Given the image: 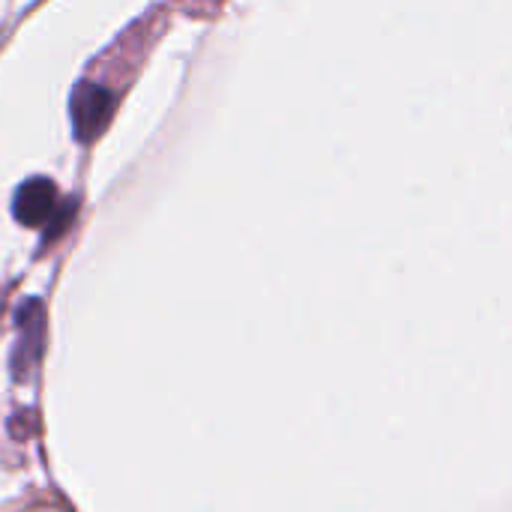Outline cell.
Segmentation results:
<instances>
[{"label": "cell", "instance_id": "obj_1", "mask_svg": "<svg viewBox=\"0 0 512 512\" xmlns=\"http://www.w3.org/2000/svg\"><path fill=\"white\" fill-rule=\"evenodd\" d=\"M69 111H72V132L78 141H93L105 132L111 114H114V96L102 84L81 81L75 84L69 96Z\"/></svg>", "mask_w": 512, "mask_h": 512}, {"label": "cell", "instance_id": "obj_2", "mask_svg": "<svg viewBox=\"0 0 512 512\" xmlns=\"http://www.w3.org/2000/svg\"><path fill=\"white\" fill-rule=\"evenodd\" d=\"M12 216L27 228H42L57 216V186L48 177H30L12 198Z\"/></svg>", "mask_w": 512, "mask_h": 512}]
</instances>
